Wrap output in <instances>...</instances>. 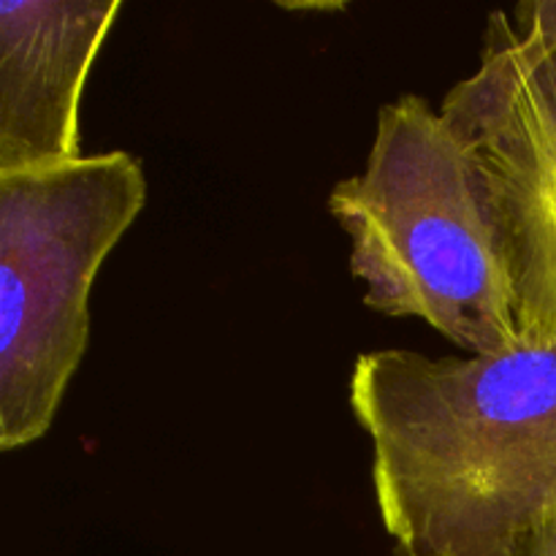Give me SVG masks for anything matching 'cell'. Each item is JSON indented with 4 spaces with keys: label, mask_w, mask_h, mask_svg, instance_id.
<instances>
[{
    "label": "cell",
    "mask_w": 556,
    "mask_h": 556,
    "mask_svg": "<svg viewBox=\"0 0 556 556\" xmlns=\"http://www.w3.org/2000/svg\"><path fill=\"white\" fill-rule=\"evenodd\" d=\"M440 112L465 150L525 348H556V43L486 16L481 60Z\"/></svg>",
    "instance_id": "obj_4"
},
{
    "label": "cell",
    "mask_w": 556,
    "mask_h": 556,
    "mask_svg": "<svg viewBox=\"0 0 556 556\" xmlns=\"http://www.w3.org/2000/svg\"><path fill=\"white\" fill-rule=\"evenodd\" d=\"M519 556H556V530L538 532V535L527 538Z\"/></svg>",
    "instance_id": "obj_7"
},
{
    "label": "cell",
    "mask_w": 556,
    "mask_h": 556,
    "mask_svg": "<svg viewBox=\"0 0 556 556\" xmlns=\"http://www.w3.org/2000/svg\"><path fill=\"white\" fill-rule=\"evenodd\" d=\"M147 204L125 150L0 177V448L52 427L90 345L96 275Z\"/></svg>",
    "instance_id": "obj_3"
},
{
    "label": "cell",
    "mask_w": 556,
    "mask_h": 556,
    "mask_svg": "<svg viewBox=\"0 0 556 556\" xmlns=\"http://www.w3.org/2000/svg\"><path fill=\"white\" fill-rule=\"evenodd\" d=\"M364 307L418 318L470 356L519 351L514 299L472 168L421 96L383 103L367 166L331 188Z\"/></svg>",
    "instance_id": "obj_2"
},
{
    "label": "cell",
    "mask_w": 556,
    "mask_h": 556,
    "mask_svg": "<svg viewBox=\"0 0 556 556\" xmlns=\"http://www.w3.org/2000/svg\"><path fill=\"white\" fill-rule=\"evenodd\" d=\"M348 400L396 552L519 556L556 530V348L356 358Z\"/></svg>",
    "instance_id": "obj_1"
},
{
    "label": "cell",
    "mask_w": 556,
    "mask_h": 556,
    "mask_svg": "<svg viewBox=\"0 0 556 556\" xmlns=\"http://www.w3.org/2000/svg\"><path fill=\"white\" fill-rule=\"evenodd\" d=\"M123 0L0 3V177L81 157V96Z\"/></svg>",
    "instance_id": "obj_5"
},
{
    "label": "cell",
    "mask_w": 556,
    "mask_h": 556,
    "mask_svg": "<svg viewBox=\"0 0 556 556\" xmlns=\"http://www.w3.org/2000/svg\"><path fill=\"white\" fill-rule=\"evenodd\" d=\"M510 20L516 30L556 43V0H521Z\"/></svg>",
    "instance_id": "obj_6"
},
{
    "label": "cell",
    "mask_w": 556,
    "mask_h": 556,
    "mask_svg": "<svg viewBox=\"0 0 556 556\" xmlns=\"http://www.w3.org/2000/svg\"><path fill=\"white\" fill-rule=\"evenodd\" d=\"M394 556H410V554H405V552H396V548H394Z\"/></svg>",
    "instance_id": "obj_8"
}]
</instances>
